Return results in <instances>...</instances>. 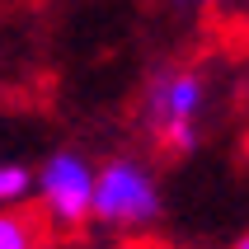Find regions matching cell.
Returning <instances> with one entry per match:
<instances>
[{
    "label": "cell",
    "mask_w": 249,
    "mask_h": 249,
    "mask_svg": "<svg viewBox=\"0 0 249 249\" xmlns=\"http://www.w3.org/2000/svg\"><path fill=\"white\" fill-rule=\"evenodd\" d=\"M235 249H249V235H245V240H235Z\"/></svg>",
    "instance_id": "7"
},
{
    "label": "cell",
    "mask_w": 249,
    "mask_h": 249,
    "mask_svg": "<svg viewBox=\"0 0 249 249\" xmlns=\"http://www.w3.org/2000/svg\"><path fill=\"white\" fill-rule=\"evenodd\" d=\"M160 179L151 165H141L137 155H118L108 165L94 169V212L89 221L104 231H146L160 221Z\"/></svg>",
    "instance_id": "1"
},
{
    "label": "cell",
    "mask_w": 249,
    "mask_h": 249,
    "mask_svg": "<svg viewBox=\"0 0 249 249\" xmlns=\"http://www.w3.org/2000/svg\"><path fill=\"white\" fill-rule=\"evenodd\" d=\"M33 193H38V216L47 226L80 231L89 226V212H94V165L80 151H56L42 160Z\"/></svg>",
    "instance_id": "3"
},
{
    "label": "cell",
    "mask_w": 249,
    "mask_h": 249,
    "mask_svg": "<svg viewBox=\"0 0 249 249\" xmlns=\"http://www.w3.org/2000/svg\"><path fill=\"white\" fill-rule=\"evenodd\" d=\"M202 113H207V80L193 66H169L146 85V118L160 146L169 151H193L202 137Z\"/></svg>",
    "instance_id": "2"
},
{
    "label": "cell",
    "mask_w": 249,
    "mask_h": 249,
    "mask_svg": "<svg viewBox=\"0 0 249 249\" xmlns=\"http://www.w3.org/2000/svg\"><path fill=\"white\" fill-rule=\"evenodd\" d=\"M179 5L202 10V14H216V10H235V5H245V0H179Z\"/></svg>",
    "instance_id": "6"
},
{
    "label": "cell",
    "mask_w": 249,
    "mask_h": 249,
    "mask_svg": "<svg viewBox=\"0 0 249 249\" xmlns=\"http://www.w3.org/2000/svg\"><path fill=\"white\" fill-rule=\"evenodd\" d=\"M33 193V174L14 160H0V207H19Z\"/></svg>",
    "instance_id": "5"
},
{
    "label": "cell",
    "mask_w": 249,
    "mask_h": 249,
    "mask_svg": "<svg viewBox=\"0 0 249 249\" xmlns=\"http://www.w3.org/2000/svg\"><path fill=\"white\" fill-rule=\"evenodd\" d=\"M47 221L24 207H0V249H42Z\"/></svg>",
    "instance_id": "4"
}]
</instances>
